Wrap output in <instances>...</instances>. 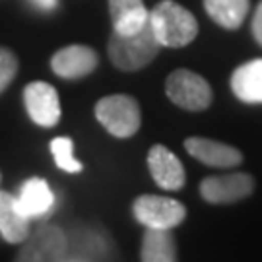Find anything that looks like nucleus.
<instances>
[{"mask_svg": "<svg viewBox=\"0 0 262 262\" xmlns=\"http://www.w3.org/2000/svg\"><path fill=\"white\" fill-rule=\"evenodd\" d=\"M150 26L161 47L167 49L187 47L198 35L196 18L175 0H161L150 10Z\"/></svg>", "mask_w": 262, "mask_h": 262, "instance_id": "f257e3e1", "label": "nucleus"}, {"mask_svg": "<svg viewBox=\"0 0 262 262\" xmlns=\"http://www.w3.org/2000/svg\"><path fill=\"white\" fill-rule=\"evenodd\" d=\"M159 49H161V43L158 41L148 21L140 31L130 33V35L113 31L109 45H107V53L115 68H119L122 72H136L150 64L159 55Z\"/></svg>", "mask_w": 262, "mask_h": 262, "instance_id": "f03ea898", "label": "nucleus"}, {"mask_svg": "<svg viewBox=\"0 0 262 262\" xmlns=\"http://www.w3.org/2000/svg\"><path fill=\"white\" fill-rule=\"evenodd\" d=\"M95 119L115 138H130L142 126V109L136 97L113 94L95 103Z\"/></svg>", "mask_w": 262, "mask_h": 262, "instance_id": "7ed1b4c3", "label": "nucleus"}, {"mask_svg": "<svg viewBox=\"0 0 262 262\" xmlns=\"http://www.w3.org/2000/svg\"><path fill=\"white\" fill-rule=\"evenodd\" d=\"M66 260L90 262V260H113L117 256V247L109 233L99 225H74L66 231Z\"/></svg>", "mask_w": 262, "mask_h": 262, "instance_id": "20e7f679", "label": "nucleus"}, {"mask_svg": "<svg viewBox=\"0 0 262 262\" xmlns=\"http://www.w3.org/2000/svg\"><path fill=\"white\" fill-rule=\"evenodd\" d=\"M165 94L171 103L190 113L206 111L214 99L212 88L206 78L188 68H177L167 76Z\"/></svg>", "mask_w": 262, "mask_h": 262, "instance_id": "39448f33", "label": "nucleus"}, {"mask_svg": "<svg viewBox=\"0 0 262 262\" xmlns=\"http://www.w3.org/2000/svg\"><path fill=\"white\" fill-rule=\"evenodd\" d=\"M132 214L144 227L175 229L187 217V208L175 198L159 194H142L132 202Z\"/></svg>", "mask_w": 262, "mask_h": 262, "instance_id": "423d86ee", "label": "nucleus"}, {"mask_svg": "<svg viewBox=\"0 0 262 262\" xmlns=\"http://www.w3.org/2000/svg\"><path fill=\"white\" fill-rule=\"evenodd\" d=\"M66 231L60 225L43 224L28 235L19 249L16 260L19 262H64L66 260Z\"/></svg>", "mask_w": 262, "mask_h": 262, "instance_id": "0eeeda50", "label": "nucleus"}, {"mask_svg": "<svg viewBox=\"0 0 262 262\" xmlns=\"http://www.w3.org/2000/svg\"><path fill=\"white\" fill-rule=\"evenodd\" d=\"M24 105L29 119L41 128H53L60 121V97L55 88L43 80L29 82L24 88Z\"/></svg>", "mask_w": 262, "mask_h": 262, "instance_id": "6e6552de", "label": "nucleus"}, {"mask_svg": "<svg viewBox=\"0 0 262 262\" xmlns=\"http://www.w3.org/2000/svg\"><path fill=\"white\" fill-rule=\"evenodd\" d=\"M254 190V179L249 173L212 175L200 183V196L208 204H235L249 198Z\"/></svg>", "mask_w": 262, "mask_h": 262, "instance_id": "1a4fd4ad", "label": "nucleus"}, {"mask_svg": "<svg viewBox=\"0 0 262 262\" xmlns=\"http://www.w3.org/2000/svg\"><path fill=\"white\" fill-rule=\"evenodd\" d=\"M99 64V56L92 47L68 45L58 49L51 58V68L62 80H80L94 72Z\"/></svg>", "mask_w": 262, "mask_h": 262, "instance_id": "9d476101", "label": "nucleus"}, {"mask_svg": "<svg viewBox=\"0 0 262 262\" xmlns=\"http://www.w3.org/2000/svg\"><path fill=\"white\" fill-rule=\"evenodd\" d=\"M148 169L154 183L163 190H179L185 187L187 173L181 159L163 144H154L148 151Z\"/></svg>", "mask_w": 262, "mask_h": 262, "instance_id": "9b49d317", "label": "nucleus"}, {"mask_svg": "<svg viewBox=\"0 0 262 262\" xmlns=\"http://www.w3.org/2000/svg\"><path fill=\"white\" fill-rule=\"evenodd\" d=\"M185 150L188 156L200 161L202 165L215 169H231L237 167L243 161V154L224 142L210 140V138H200L192 136L185 140Z\"/></svg>", "mask_w": 262, "mask_h": 262, "instance_id": "f8f14e48", "label": "nucleus"}, {"mask_svg": "<svg viewBox=\"0 0 262 262\" xmlns=\"http://www.w3.org/2000/svg\"><path fill=\"white\" fill-rule=\"evenodd\" d=\"M16 198H18L19 212L28 220L43 217L51 212V208L55 204V192L51 190L47 181L41 177H31L24 181Z\"/></svg>", "mask_w": 262, "mask_h": 262, "instance_id": "ddd939ff", "label": "nucleus"}, {"mask_svg": "<svg viewBox=\"0 0 262 262\" xmlns=\"http://www.w3.org/2000/svg\"><path fill=\"white\" fill-rule=\"evenodd\" d=\"M31 220L19 212L18 198L8 190H0V235L10 245H19L31 233Z\"/></svg>", "mask_w": 262, "mask_h": 262, "instance_id": "4468645a", "label": "nucleus"}, {"mask_svg": "<svg viewBox=\"0 0 262 262\" xmlns=\"http://www.w3.org/2000/svg\"><path fill=\"white\" fill-rule=\"evenodd\" d=\"M109 14L113 31L122 35L136 33L150 21V10L144 0H109Z\"/></svg>", "mask_w": 262, "mask_h": 262, "instance_id": "2eb2a0df", "label": "nucleus"}, {"mask_svg": "<svg viewBox=\"0 0 262 262\" xmlns=\"http://www.w3.org/2000/svg\"><path fill=\"white\" fill-rule=\"evenodd\" d=\"M231 92L243 103H262V58L237 66L231 74Z\"/></svg>", "mask_w": 262, "mask_h": 262, "instance_id": "dca6fc26", "label": "nucleus"}, {"mask_svg": "<svg viewBox=\"0 0 262 262\" xmlns=\"http://www.w3.org/2000/svg\"><path fill=\"white\" fill-rule=\"evenodd\" d=\"M140 258L144 262H173L177 260V243L171 229L146 227L142 237Z\"/></svg>", "mask_w": 262, "mask_h": 262, "instance_id": "f3484780", "label": "nucleus"}, {"mask_svg": "<svg viewBox=\"0 0 262 262\" xmlns=\"http://www.w3.org/2000/svg\"><path fill=\"white\" fill-rule=\"evenodd\" d=\"M204 8L217 26L237 29L243 26L251 10V0H204Z\"/></svg>", "mask_w": 262, "mask_h": 262, "instance_id": "a211bd4d", "label": "nucleus"}, {"mask_svg": "<svg viewBox=\"0 0 262 262\" xmlns=\"http://www.w3.org/2000/svg\"><path fill=\"white\" fill-rule=\"evenodd\" d=\"M49 150L55 158L56 167L64 173H82L84 171V165L82 161H78L74 156V140L68 138V136H56L49 142Z\"/></svg>", "mask_w": 262, "mask_h": 262, "instance_id": "6ab92c4d", "label": "nucleus"}, {"mask_svg": "<svg viewBox=\"0 0 262 262\" xmlns=\"http://www.w3.org/2000/svg\"><path fill=\"white\" fill-rule=\"evenodd\" d=\"M19 60L12 49L0 47V94H4L18 76Z\"/></svg>", "mask_w": 262, "mask_h": 262, "instance_id": "aec40b11", "label": "nucleus"}, {"mask_svg": "<svg viewBox=\"0 0 262 262\" xmlns=\"http://www.w3.org/2000/svg\"><path fill=\"white\" fill-rule=\"evenodd\" d=\"M251 31H253L254 39L256 43L262 47V0L258 2V6L254 10V16H253V24H251Z\"/></svg>", "mask_w": 262, "mask_h": 262, "instance_id": "412c9836", "label": "nucleus"}, {"mask_svg": "<svg viewBox=\"0 0 262 262\" xmlns=\"http://www.w3.org/2000/svg\"><path fill=\"white\" fill-rule=\"evenodd\" d=\"M35 8L39 10H47V12H51V10L56 8V4H58V0H29Z\"/></svg>", "mask_w": 262, "mask_h": 262, "instance_id": "4be33fe9", "label": "nucleus"}]
</instances>
